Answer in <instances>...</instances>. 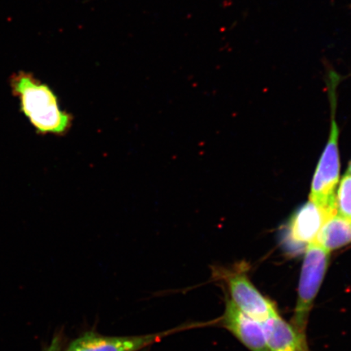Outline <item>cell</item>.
<instances>
[{"mask_svg": "<svg viewBox=\"0 0 351 351\" xmlns=\"http://www.w3.org/2000/svg\"><path fill=\"white\" fill-rule=\"evenodd\" d=\"M20 111L41 135H64L71 128L72 117L60 108L58 98L49 86L32 73L19 72L10 80Z\"/></svg>", "mask_w": 351, "mask_h": 351, "instance_id": "1", "label": "cell"}, {"mask_svg": "<svg viewBox=\"0 0 351 351\" xmlns=\"http://www.w3.org/2000/svg\"><path fill=\"white\" fill-rule=\"evenodd\" d=\"M343 79L335 69L329 66L327 70L326 82L329 100L332 108V123L330 134L326 148L315 170L310 200L317 204L329 214L337 213L335 190L339 183L340 172V156L339 149V129L335 120L337 104V89Z\"/></svg>", "mask_w": 351, "mask_h": 351, "instance_id": "2", "label": "cell"}, {"mask_svg": "<svg viewBox=\"0 0 351 351\" xmlns=\"http://www.w3.org/2000/svg\"><path fill=\"white\" fill-rule=\"evenodd\" d=\"M330 252L319 244L307 245L302 262L297 302L291 324L298 330L306 332L309 315L327 273Z\"/></svg>", "mask_w": 351, "mask_h": 351, "instance_id": "3", "label": "cell"}, {"mask_svg": "<svg viewBox=\"0 0 351 351\" xmlns=\"http://www.w3.org/2000/svg\"><path fill=\"white\" fill-rule=\"evenodd\" d=\"M218 274L227 285L230 300L249 317L263 323L279 315L274 302L258 291L241 267Z\"/></svg>", "mask_w": 351, "mask_h": 351, "instance_id": "4", "label": "cell"}, {"mask_svg": "<svg viewBox=\"0 0 351 351\" xmlns=\"http://www.w3.org/2000/svg\"><path fill=\"white\" fill-rule=\"evenodd\" d=\"M332 216L333 215L310 200L293 214L287 226L285 239L293 247H307L314 243L324 223Z\"/></svg>", "mask_w": 351, "mask_h": 351, "instance_id": "5", "label": "cell"}, {"mask_svg": "<svg viewBox=\"0 0 351 351\" xmlns=\"http://www.w3.org/2000/svg\"><path fill=\"white\" fill-rule=\"evenodd\" d=\"M166 335H147L131 337H108L87 332L70 344L64 351H139L155 343Z\"/></svg>", "mask_w": 351, "mask_h": 351, "instance_id": "6", "label": "cell"}, {"mask_svg": "<svg viewBox=\"0 0 351 351\" xmlns=\"http://www.w3.org/2000/svg\"><path fill=\"white\" fill-rule=\"evenodd\" d=\"M221 324L249 350L269 351L263 324L244 314L230 300L226 301Z\"/></svg>", "mask_w": 351, "mask_h": 351, "instance_id": "7", "label": "cell"}, {"mask_svg": "<svg viewBox=\"0 0 351 351\" xmlns=\"http://www.w3.org/2000/svg\"><path fill=\"white\" fill-rule=\"evenodd\" d=\"M262 324L269 351H311L306 332L298 330L280 315Z\"/></svg>", "mask_w": 351, "mask_h": 351, "instance_id": "8", "label": "cell"}, {"mask_svg": "<svg viewBox=\"0 0 351 351\" xmlns=\"http://www.w3.org/2000/svg\"><path fill=\"white\" fill-rule=\"evenodd\" d=\"M315 241L328 252L351 244V219L333 215L324 223Z\"/></svg>", "mask_w": 351, "mask_h": 351, "instance_id": "9", "label": "cell"}, {"mask_svg": "<svg viewBox=\"0 0 351 351\" xmlns=\"http://www.w3.org/2000/svg\"><path fill=\"white\" fill-rule=\"evenodd\" d=\"M335 199L337 213L351 219V175L346 173L341 179Z\"/></svg>", "mask_w": 351, "mask_h": 351, "instance_id": "10", "label": "cell"}, {"mask_svg": "<svg viewBox=\"0 0 351 351\" xmlns=\"http://www.w3.org/2000/svg\"><path fill=\"white\" fill-rule=\"evenodd\" d=\"M63 339L62 337L58 335L54 337L51 341V344L45 348L43 351H62L63 349Z\"/></svg>", "mask_w": 351, "mask_h": 351, "instance_id": "11", "label": "cell"}, {"mask_svg": "<svg viewBox=\"0 0 351 351\" xmlns=\"http://www.w3.org/2000/svg\"><path fill=\"white\" fill-rule=\"evenodd\" d=\"M348 174L351 175V160L350 161V164H349V166H348Z\"/></svg>", "mask_w": 351, "mask_h": 351, "instance_id": "12", "label": "cell"}]
</instances>
